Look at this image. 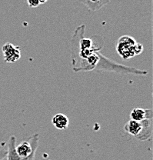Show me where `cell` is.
<instances>
[{
    "mask_svg": "<svg viewBox=\"0 0 153 160\" xmlns=\"http://www.w3.org/2000/svg\"><path fill=\"white\" fill-rule=\"evenodd\" d=\"M27 3L31 8H36L40 5L39 0H27Z\"/></svg>",
    "mask_w": 153,
    "mask_h": 160,
    "instance_id": "obj_10",
    "label": "cell"
},
{
    "mask_svg": "<svg viewBox=\"0 0 153 160\" xmlns=\"http://www.w3.org/2000/svg\"><path fill=\"white\" fill-rule=\"evenodd\" d=\"M6 159L7 160H22L16 152V138L14 136H10L9 139Z\"/></svg>",
    "mask_w": 153,
    "mask_h": 160,
    "instance_id": "obj_8",
    "label": "cell"
},
{
    "mask_svg": "<svg viewBox=\"0 0 153 160\" xmlns=\"http://www.w3.org/2000/svg\"><path fill=\"white\" fill-rule=\"evenodd\" d=\"M52 123L56 129L65 130L68 128L69 124V119L66 115L62 113H58L55 115L52 119Z\"/></svg>",
    "mask_w": 153,
    "mask_h": 160,
    "instance_id": "obj_7",
    "label": "cell"
},
{
    "mask_svg": "<svg viewBox=\"0 0 153 160\" xmlns=\"http://www.w3.org/2000/svg\"><path fill=\"white\" fill-rule=\"evenodd\" d=\"M152 119H144L142 122V130L139 136H137L138 140L140 141H148L151 139L152 135Z\"/></svg>",
    "mask_w": 153,
    "mask_h": 160,
    "instance_id": "obj_4",
    "label": "cell"
},
{
    "mask_svg": "<svg viewBox=\"0 0 153 160\" xmlns=\"http://www.w3.org/2000/svg\"><path fill=\"white\" fill-rule=\"evenodd\" d=\"M131 119L137 122H141L144 119H147V109L135 108L130 113Z\"/></svg>",
    "mask_w": 153,
    "mask_h": 160,
    "instance_id": "obj_9",
    "label": "cell"
},
{
    "mask_svg": "<svg viewBox=\"0 0 153 160\" xmlns=\"http://www.w3.org/2000/svg\"><path fill=\"white\" fill-rule=\"evenodd\" d=\"M49 160H51V159H49Z\"/></svg>",
    "mask_w": 153,
    "mask_h": 160,
    "instance_id": "obj_13",
    "label": "cell"
},
{
    "mask_svg": "<svg viewBox=\"0 0 153 160\" xmlns=\"http://www.w3.org/2000/svg\"><path fill=\"white\" fill-rule=\"evenodd\" d=\"M7 156V149H0V160H4Z\"/></svg>",
    "mask_w": 153,
    "mask_h": 160,
    "instance_id": "obj_11",
    "label": "cell"
},
{
    "mask_svg": "<svg viewBox=\"0 0 153 160\" xmlns=\"http://www.w3.org/2000/svg\"><path fill=\"white\" fill-rule=\"evenodd\" d=\"M116 49L119 56L123 59H129L139 56L143 52V46L136 42L130 36H122L116 42Z\"/></svg>",
    "mask_w": 153,
    "mask_h": 160,
    "instance_id": "obj_1",
    "label": "cell"
},
{
    "mask_svg": "<svg viewBox=\"0 0 153 160\" xmlns=\"http://www.w3.org/2000/svg\"><path fill=\"white\" fill-rule=\"evenodd\" d=\"M89 11L96 12L109 4L111 0H79Z\"/></svg>",
    "mask_w": 153,
    "mask_h": 160,
    "instance_id": "obj_5",
    "label": "cell"
},
{
    "mask_svg": "<svg viewBox=\"0 0 153 160\" xmlns=\"http://www.w3.org/2000/svg\"><path fill=\"white\" fill-rule=\"evenodd\" d=\"M142 122H137L135 120L130 119L129 122L126 123L124 126V130L131 136L137 138L142 130Z\"/></svg>",
    "mask_w": 153,
    "mask_h": 160,
    "instance_id": "obj_6",
    "label": "cell"
},
{
    "mask_svg": "<svg viewBox=\"0 0 153 160\" xmlns=\"http://www.w3.org/2000/svg\"><path fill=\"white\" fill-rule=\"evenodd\" d=\"M47 1L48 0H39V2H40V4H44V3H46Z\"/></svg>",
    "mask_w": 153,
    "mask_h": 160,
    "instance_id": "obj_12",
    "label": "cell"
},
{
    "mask_svg": "<svg viewBox=\"0 0 153 160\" xmlns=\"http://www.w3.org/2000/svg\"><path fill=\"white\" fill-rule=\"evenodd\" d=\"M39 141L38 133L32 135L28 141H22L16 145V152L22 160H35Z\"/></svg>",
    "mask_w": 153,
    "mask_h": 160,
    "instance_id": "obj_2",
    "label": "cell"
},
{
    "mask_svg": "<svg viewBox=\"0 0 153 160\" xmlns=\"http://www.w3.org/2000/svg\"><path fill=\"white\" fill-rule=\"evenodd\" d=\"M4 61L7 63H15L21 58L20 47L11 42H6L2 47Z\"/></svg>",
    "mask_w": 153,
    "mask_h": 160,
    "instance_id": "obj_3",
    "label": "cell"
}]
</instances>
